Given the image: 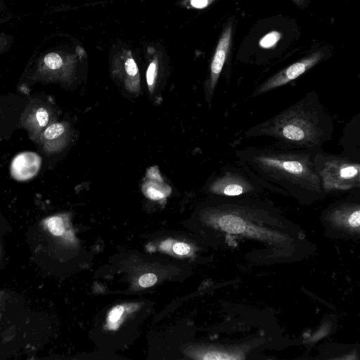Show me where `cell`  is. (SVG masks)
<instances>
[{"label": "cell", "mask_w": 360, "mask_h": 360, "mask_svg": "<svg viewBox=\"0 0 360 360\" xmlns=\"http://www.w3.org/2000/svg\"><path fill=\"white\" fill-rule=\"evenodd\" d=\"M319 148L247 146L237 149L235 153L236 164L263 188L310 200L326 195L314 166Z\"/></svg>", "instance_id": "obj_1"}, {"label": "cell", "mask_w": 360, "mask_h": 360, "mask_svg": "<svg viewBox=\"0 0 360 360\" xmlns=\"http://www.w3.org/2000/svg\"><path fill=\"white\" fill-rule=\"evenodd\" d=\"M334 124L315 91L274 116L245 131L247 139L267 136L288 150L318 148L332 139Z\"/></svg>", "instance_id": "obj_2"}, {"label": "cell", "mask_w": 360, "mask_h": 360, "mask_svg": "<svg viewBox=\"0 0 360 360\" xmlns=\"http://www.w3.org/2000/svg\"><path fill=\"white\" fill-rule=\"evenodd\" d=\"M315 169L325 194L360 188V161L331 154L320 148L314 157Z\"/></svg>", "instance_id": "obj_3"}, {"label": "cell", "mask_w": 360, "mask_h": 360, "mask_svg": "<svg viewBox=\"0 0 360 360\" xmlns=\"http://www.w3.org/2000/svg\"><path fill=\"white\" fill-rule=\"evenodd\" d=\"M27 98L18 129H23L30 139L37 144L44 129L57 121L58 110L52 98L44 93L34 94Z\"/></svg>", "instance_id": "obj_4"}, {"label": "cell", "mask_w": 360, "mask_h": 360, "mask_svg": "<svg viewBox=\"0 0 360 360\" xmlns=\"http://www.w3.org/2000/svg\"><path fill=\"white\" fill-rule=\"evenodd\" d=\"M207 186L210 193L225 197L254 195L263 191V187L239 165L224 167Z\"/></svg>", "instance_id": "obj_5"}, {"label": "cell", "mask_w": 360, "mask_h": 360, "mask_svg": "<svg viewBox=\"0 0 360 360\" xmlns=\"http://www.w3.org/2000/svg\"><path fill=\"white\" fill-rule=\"evenodd\" d=\"M326 56V51L323 49L313 51L265 79L253 90L252 97L261 96L290 83L324 60Z\"/></svg>", "instance_id": "obj_6"}, {"label": "cell", "mask_w": 360, "mask_h": 360, "mask_svg": "<svg viewBox=\"0 0 360 360\" xmlns=\"http://www.w3.org/2000/svg\"><path fill=\"white\" fill-rule=\"evenodd\" d=\"M77 56L66 53L50 52L38 63L33 78L37 82H65L72 76Z\"/></svg>", "instance_id": "obj_7"}, {"label": "cell", "mask_w": 360, "mask_h": 360, "mask_svg": "<svg viewBox=\"0 0 360 360\" xmlns=\"http://www.w3.org/2000/svg\"><path fill=\"white\" fill-rule=\"evenodd\" d=\"M28 98L23 94L0 95V142L11 137L18 129L21 115Z\"/></svg>", "instance_id": "obj_8"}, {"label": "cell", "mask_w": 360, "mask_h": 360, "mask_svg": "<svg viewBox=\"0 0 360 360\" xmlns=\"http://www.w3.org/2000/svg\"><path fill=\"white\" fill-rule=\"evenodd\" d=\"M231 36L232 25L229 23L220 37L211 61L210 75L205 86L206 98L209 103H211L220 74L225 64L230 49Z\"/></svg>", "instance_id": "obj_9"}, {"label": "cell", "mask_w": 360, "mask_h": 360, "mask_svg": "<svg viewBox=\"0 0 360 360\" xmlns=\"http://www.w3.org/2000/svg\"><path fill=\"white\" fill-rule=\"evenodd\" d=\"M69 139V125L65 122L56 121L44 129L36 145L44 155L52 156L67 146Z\"/></svg>", "instance_id": "obj_10"}, {"label": "cell", "mask_w": 360, "mask_h": 360, "mask_svg": "<svg viewBox=\"0 0 360 360\" xmlns=\"http://www.w3.org/2000/svg\"><path fill=\"white\" fill-rule=\"evenodd\" d=\"M112 72L121 75L128 90L134 92L139 90V71L131 51L124 50L116 56L112 64Z\"/></svg>", "instance_id": "obj_11"}, {"label": "cell", "mask_w": 360, "mask_h": 360, "mask_svg": "<svg viewBox=\"0 0 360 360\" xmlns=\"http://www.w3.org/2000/svg\"><path fill=\"white\" fill-rule=\"evenodd\" d=\"M340 145L342 155L360 161V115L354 116L342 131Z\"/></svg>", "instance_id": "obj_12"}, {"label": "cell", "mask_w": 360, "mask_h": 360, "mask_svg": "<svg viewBox=\"0 0 360 360\" xmlns=\"http://www.w3.org/2000/svg\"><path fill=\"white\" fill-rule=\"evenodd\" d=\"M40 165V158L37 154L32 153H25L16 157L13 163V173L15 174V178L18 179H27V172L31 176L34 175L37 172L27 167V165Z\"/></svg>", "instance_id": "obj_13"}, {"label": "cell", "mask_w": 360, "mask_h": 360, "mask_svg": "<svg viewBox=\"0 0 360 360\" xmlns=\"http://www.w3.org/2000/svg\"><path fill=\"white\" fill-rule=\"evenodd\" d=\"M220 227L231 233H240L245 231V221L239 215L231 212L224 214L219 220Z\"/></svg>", "instance_id": "obj_14"}, {"label": "cell", "mask_w": 360, "mask_h": 360, "mask_svg": "<svg viewBox=\"0 0 360 360\" xmlns=\"http://www.w3.org/2000/svg\"><path fill=\"white\" fill-rule=\"evenodd\" d=\"M159 70V59L158 55H154L146 71V82L148 89L152 91L158 77Z\"/></svg>", "instance_id": "obj_15"}, {"label": "cell", "mask_w": 360, "mask_h": 360, "mask_svg": "<svg viewBox=\"0 0 360 360\" xmlns=\"http://www.w3.org/2000/svg\"><path fill=\"white\" fill-rule=\"evenodd\" d=\"M46 226L49 232L56 236H61L65 231L63 219L59 216L49 218L46 221Z\"/></svg>", "instance_id": "obj_16"}, {"label": "cell", "mask_w": 360, "mask_h": 360, "mask_svg": "<svg viewBox=\"0 0 360 360\" xmlns=\"http://www.w3.org/2000/svg\"><path fill=\"white\" fill-rule=\"evenodd\" d=\"M281 34L276 31H272L262 37L259 41L260 46L268 49L274 46L280 39Z\"/></svg>", "instance_id": "obj_17"}, {"label": "cell", "mask_w": 360, "mask_h": 360, "mask_svg": "<svg viewBox=\"0 0 360 360\" xmlns=\"http://www.w3.org/2000/svg\"><path fill=\"white\" fill-rule=\"evenodd\" d=\"M146 193L153 200H159L165 196V193L159 189V186L154 183L148 184L146 186Z\"/></svg>", "instance_id": "obj_18"}, {"label": "cell", "mask_w": 360, "mask_h": 360, "mask_svg": "<svg viewBox=\"0 0 360 360\" xmlns=\"http://www.w3.org/2000/svg\"><path fill=\"white\" fill-rule=\"evenodd\" d=\"M157 281V276L152 273L142 275L139 279V285L143 288H148L154 285Z\"/></svg>", "instance_id": "obj_19"}, {"label": "cell", "mask_w": 360, "mask_h": 360, "mask_svg": "<svg viewBox=\"0 0 360 360\" xmlns=\"http://www.w3.org/2000/svg\"><path fill=\"white\" fill-rule=\"evenodd\" d=\"M124 312V307L122 305L115 307L110 312L108 320L110 322L115 323L117 321Z\"/></svg>", "instance_id": "obj_20"}, {"label": "cell", "mask_w": 360, "mask_h": 360, "mask_svg": "<svg viewBox=\"0 0 360 360\" xmlns=\"http://www.w3.org/2000/svg\"><path fill=\"white\" fill-rule=\"evenodd\" d=\"M203 359L206 360H226L232 359L233 358L226 354L217 352H212L206 354Z\"/></svg>", "instance_id": "obj_21"}, {"label": "cell", "mask_w": 360, "mask_h": 360, "mask_svg": "<svg viewBox=\"0 0 360 360\" xmlns=\"http://www.w3.org/2000/svg\"><path fill=\"white\" fill-rule=\"evenodd\" d=\"M173 250L177 255H184L190 252V246L185 243L179 242L174 245Z\"/></svg>", "instance_id": "obj_22"}, {"label": "cell", "mask_w": 360, "mask_h": 360, "mask_svg": "<svg viewBox=\"0 0 360 360\" xmlns=\"http://www.w3.org/2000/svg\"><path fill=\"white\" fill-rule=\"evenodd\" d=\"M348 223L352 227H358L360 224V210L353 211L348 217Z\"/></svg>", "instance_id": "obj_23"}, {"label": "cell", "mask_w": 360, "mask_h": 360, "mask_svg": "<svg viewBox=\"0 0 360 360\" xmlns=\"http://www.w3.org/2000/svg\"><path fill=\"white\" fill-rule=\"evenodd\" d=\"M214 0H190V4L195 8H204Z\"/></svg>", "instance_id": "obj_24"}, {"label": "cell", "mask_w": 360, "mask_h": 360, "mask_svg": "<svg viewBox=\"0 0 360 360\" xmlns=\"http://www.w3.org/2000/svg\"><path fill=\"white\" fill-rule=\"evenodd\" d=\"M7 45V39L5 35H0V51H4Z\"/></svg>", "instance_id": "obj_25"}, {"label": "cell", "mask_w": 360, "mask_h": 360, "mask_svg": "<svg viewBox=\"0 0 360 360\" xmlns=\"http://www.w3.org/2000/svg\"><path fill=\"white\" fill-rule=\"evenodd\" d=\"M294 3L299 7L303 8L305 6V3L307 0H292Z\"/></svg>", "instance_id": "obj_26"}]
</instances>
